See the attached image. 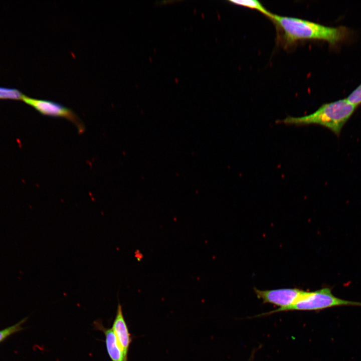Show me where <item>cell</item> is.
Segmentation results:
<instances>
[{
    "instance_id": "8992f818",
    "label": "cell",
    "mask_w": 361,
    "mask_h": 361,
    "mask_svg": "<svg viewBox=\"0 0 361 361\" xmlns=\"http://www.w3.org/2000/svg\"><path fill=\"white\" fill-rule=\"evenodd\" d=\"M93 326L104 333L106 349L112 361H127L128 355L120 346L112 328H106L100 320L95 321Z\"/></svg>"
},
{
    "instance_id": "30bf717a",
    "label": "cell",
    "mask_w": 361,
    "mask_h": 361,
    "mask_svg": "<svg viewBox=\"0 0 361 361\" xmlns=\"http://www.w3.org/2000/svg\"><path fill=\"white\" fill-rule=\"evenodd\" d=\"M27 318H24L17 323L0 330V342L3 341L9 336L15 333L21 331L23 329L22 325L26 320Z\"/></svg>"
},
{
    "instance_id": "6da1fadb",
    "label": "cell",
    "mask_w": 361,
    "mask_h": 361,
    "mask_svg": "<svg viewBox=\"0 0 361 361\" xmlns=\"http://www.w3.org/2000/svg\"><path fill=\"white\" fill-rule=\"evenodd\" d=\"M270 18L282 30L284 40L288 45L308 39L321 40L334 45L344 40L348 32L344 27H329L298 18L273 14Z\"/></svg>"
},
{
    "instance_id": "5b68a950",
    "label": "cell",
    "mask_w": 361,
    "mask_h": 361,
    "mask_svg": "<svg viewBox=\"0 0 361 361\" xmlns=\"http://www.w3.org/2000/svg\"><path fill=\"white\" fill-rule=\"evenodd\" d=\"M257 297L263 303H270L283 309L291 306L304 294L305 291L297 288H280L273 290H259L254 288Z\"/></svg>"
},
{
    "instance_id": "9c48e42d",
    "label": "cell",
    "mask_w": 361,
    "mask_h": 361,
    "mask_svg": "<svg viewBox=\"0 0 361 361\" xmlns=\"http://www.w3.org/2000/svg\"><path fill=\"white\" fill-rule=\"evenodd\" d=\"M24 96L17 89L0 87V99L22 100Z\"/></svg>"
},
{
    "instance_id": "3957f363",
    "label": "cell",
    "mask_w": 361,
    "mask_h": 361,
    "mask_svg": "<svg viewBox=\"0 0 361 361\" xmlns=\"http://www.w3.org/2000/svg\"><path fill=\"white\" fill-rule=\"evenodd\" d=\"M361 306V302L338 298L332 292V288L325 286L313 291H306L294 304L256 315L257 317L287 311H318L338 306Z\"/></svg>"
},
{
    "instance_id": "7a4b0ae2",
    "label": "cell",
    "mask_w": 361,
    "mask_h": 361,
    "mask_svg": "<svg viewBox=\"0 0 361 361\" xmlns=\"http://www.w3.org/2000/svg\"><path fill=\"white\" fill-rule=\"evenodd\" d=\"M356 106L351 104L346 99L325 103L308 115L301 117L288 116L277 120V123L285 125L305 126L316 124L325 127L336 135L339 136L341 129L350 118Z\"/></svg>"
},
{
    "instance_id": "52a82bcc",
    "label": "cell",
    "mask_w": 361,
    "mask_h": 361,
    "mask_svg": "<svg viewBox=\"0 0 361 361\" xmlns=\"http://www.w3.org/2000/svg\"><path fill=\"white\" fill-rule=\"evenodd\" d=\"M112 329L120 346L124 353L128 355L132 339L123 316L122 306L119 303L117 305L116 314L113 321Z\"/></svg>"
},
{
    "instance_id": "8fae6325",
    "label": "cell",
    "mask_w": 361,
    "mask_h": 361,
    "mask_svg": "<svg viewBox=\"0 0 361 361\" xmlns=\"http://www.w3.org/2000/svg\"><path fill=\"white\" fill-rule=\"evenodd\" d=\"M351 104L357 106L361 103V84L354 89L346 98Z\"/></svg>"
},
{
    "instance_id": "277c9868",
    "label": "cell",
    "mask_w": 361,
    "mask_h": 361,
    "mask_svg": "<svg viewBox=\"0 0 361 361\" xmlns=\"http://www.w3.org/2000/svg\"><path fill=\"white\" fill-rule=\"evenodd\" d=\"M22 100L42 115L66 119L75 125L79 132L84 131V125L76 114L61 104L51 100L31 98L25 95Z\"/></svg>"
},
{
    "instance_id": "ba28073f",
    "label": "cell",
    "mask_w": 361,
    "mask_h": 361,
    "mask_svg": "<svg viewBox=\"0 0 361 361\" xmlns=\"http://www.w3.org/2000/svg\"><path fill=\"white\" fill-rule=\"evenodd\" d=\"M230 2L235 5L257 10L269 18H270L272 15V13L266 10L265 8L258 1L239 0L231 1Z\"/></svg>"
}]
</instances>
